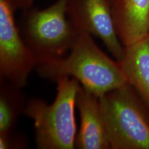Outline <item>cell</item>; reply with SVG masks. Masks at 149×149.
Returning <instances> with one entry per match:
<instances>
[{
    "instance_id": "cell-1",
    "label": "cell",
    "mask_w": 149,
    "mask_h": 149,
    "mask_svg": "<svg viewBox=\"0 0 149 149\" xmlns=\"http://www.w3.org/2000/svg\"><path fill=\"white\" fill-rule=\"evenodd\" d=\"M91 36L79 33L67 57L39 61L37 73L56 82L64 77L74 78L99 98L127 83L119 61L102 51Z\"/></svg>"
},
{
    "instance_id": "cell-2",
    "label": "cell",
    "mask_w": 149,
    "mask_h": 149,
    "mask_svg": "<svg viewBox=\"0 0 149 149\" xmlns=\"http://www.w3.org/2000/svg\"><path fill=\"white\" fill-rule=\"evenodd\" d=\"M57 95L53 104L31 99L24 113L33 120L35 143L39 149H73L77 135L75 112L80 84L74 78L57 81Z\"/></svg>"
},
{
    "instance_id": "cell-3",
    "label": "cell",
    "mask_w": 149,
    "mask_h": 149,
    "mask_svg": "<svg viewBox=\"0 0 149 149\" xmlns=\"http://www.w3.org/2000/svg\"><path fill=\"white\" fill-rule=\"evenodd\" d=\"M111 149H149V109L128 82L100 97Z\"/></svg>"
},
{
    "instance_id": "cell-4",
    "label": "cell",
    "mask_w": 149,
    "mask_h": 149,
    "mask_svg": "<svg viewBox=\"0 0 149 149\" xmlns=\"http://www.w3.org/2000/svg\"><path fill=\"white\" fill-rule=\"evenodd\" d=\"M24 10L21 35L36 57L37 64L64 57L69 52L79 33L67 15V0H57L43 10Z\"/></svg>"
},
{
    "instance_id": "cell-5",
    "label": "cell",
    "mask_w": 149,
    "mask_h": 149,
    "mask_svg": "<svg viewBox=\"0 0 149 149\" xmlns=\"http://www.w3.org/2000/svg\"><path fill=\"white\" fill-rule=\"evenodd\" d=\"M15 10L10 0H0V77L22 88L35 69L37 59L17 26Z\"/></svg>"
},
{
    "instance_id": "cell-6",
    "label": "cell",
    "mask_w": 149,
    "mask_h": 149,
    "mask_svg": "<svg viewBox=\"0 0 149 149\" xmlns=\"http://www.w3.org/2000/svg\"><path fill=\"white\" fill-rule=\"evenodd\" d=\"M67 15L77 33L100 39L117 61L124 47L115 28L110 0H67Z\"/></svg>"
},
{
    "instance_id": "cell-7",
    "label": "cell",
    "mask_w": 149,
    "mask_h": 149,
    "mask_svg": "<svg viewBox=\"0 0 149 149\" xmlns=\"http://www.w3.org/2000/svg\"><path fill=\"white\" fill-rule=\"evenodd\" d=\"M76 104L81 124L76 137L75 148L111 149L100 98L80 86Z\"/></svg>"
},
{
    "instance_id": "cell-8",
    "label": "cell",
    "mask_w": 149,
    "mask_h": 149,
    "mask_svg": "<svg viewBox=\"0 0 149 149\" xmlns=\"http://www.w3.org/2000/svg\"><path fill=\"white\" fill-rule=\"evenodd\" d=\"M111 7L117 35L124 47L149 35V0H120Z\"/></svg>"
},
{
    "instance_id": "cell-9",
    "label": "cell",
    "mask_w": 149,
    "mask_h": 149,
    "mask_svg": "<svg viewBox=\"0 0 149 149\" xmlns=\"http://www.w3.org/2000/svg\"><path fill=\"white\" fill-rule=\"evenodd\" d=\"M128 84L135 88L149 109V35L124 46L119 61Z\"/></svg>"
},
{
    "instance_id": "cell-10",
    "label": "cell",
    "mask_w": 149,
    "mask_h": 149,
    "mask_svg": "<svg viewBox=\"0 0 149 149\" xmlns=\"http://www.w3.org/2000/svg\"><path fill=\"white\" fill-rule=\"evenodd\" d=\"M26 104L22 88L1 80L0 133L15 130L19 117L21 113H24Z\"/></svg>"
},
{
    "instance_id": "cell-11",
    "label": "cell",
    "mask_w": 149,
    "mask_h": 149,
    "mask_svg": "<svg viewBox=\"0 0 149 149\" xmlns=\"http://www.w3.org/2000/svg\"><path fill=\"white\" fill-rule=\"evenodd\" d=\"M15 130L8 133H0V149L26 148L28 142L26 137L16 133Z\"/></svg>"
},
{
    "instance_id": "cell-12",
    "label": "cell",
    "mask_w": 149,
    "mask_h": 149,
    "mask_svg": "<svg viewBox=\"0 0 149 149\" xmlns=\"http://www.w3.org/2000/svg\"><path fill=\"white\" fill-rule=\"evenodd\" d=\"M15 9L26 10L31 8L34 0H10Z\"/></svg>"
},
{
    "instance_id": "cell-13",
    "label": "cell",
    "mask_w": 149,
    "mask_h": 149,
    "mask_svg": "<svg viewBox=\"0 0 149 149\" xmlns=\"http://www.w3.org/2000/svg\"><path fill=\"white\" fill-rule=\"evenodd\" d=\"M120 1V0H110V2H111V5H113V4H114L115 3H116L117 1Z\"/></svg>"
}]
</instances>
